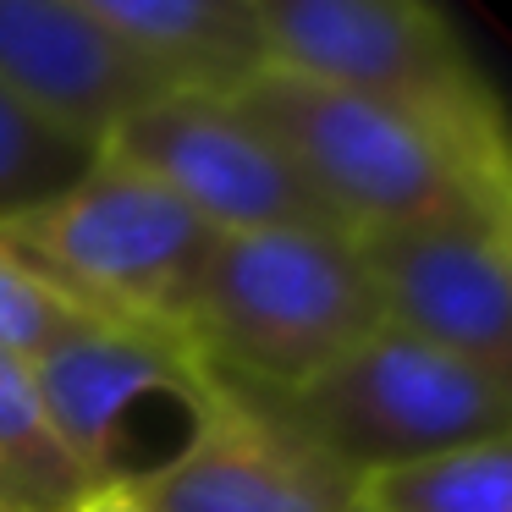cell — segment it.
<instances>
[{"label":"cell","mask_w":512,"mask_h":512,"mask_svg":"<svg viewBox=\"0 0 512 512\" xmlns=\"http://www.w3.org/2000/svg\"><path fill=\"white\" fill-rule=\"evenodd\" d=\"M237 111L303 171L347 232L479 204L512 210V155L468 149L463 138L364 94L270 67L237 94Z\"/></svg>","instance_id":"6da1fadb"},{"label":"cell","mask_w":512,"mask_h":512,"mask_svg":"<svg viewBox=\"0 0 512 512\" xmlns=\"http://www.w3.org/2000/svg\"><path fill=\"white\" fill-rule=\"evenodd\" d=\"M380 325L353 232H221L188 309V347L215 380L292 391Z\"/></svg>","instance_id":"7a4b0ae2"},{"label":"cell","mask_w":512,"mask_h":512,"mask_svg":"<svg viewBox=\"0 0 512 512\" xmlns=\"http://www.w3.org/2000/svg\"><path fill=\"white\" fill-rule=\"evenodd\" d=\"M0 243L83 314L188 342L193 292L221 232L155 177L100 155L72 193L0 226Z\"/></svg>","instance_id":"3957f363"},{"label":"cell","mask_w":512,"mask_h":512,"mask_svg":"<svg viewBox=\"0 0 512 512\" xmlns=\"http://www.w3.org/2000/svg\"><path fill=\"white\" fill-rule=\"evenodd\" d=\"M259 397L358 485L452 446L507 441L512 430V386L391 325L314 380Z\"/></svg>","instance_id":"277c9868"},{"label":"cell","mask_w":512,"mask_h":512,"mask_svg":"<svg viewBox=\"0 0 512 512\" xmlns=\"http://www.w3.org/2000/svg\"><path fill=\"white\" fill-rule=\"evenodd\" d=\"M270 67L408 111L468 149L507 155V122L479 56L424 0H259Z\"/></svg>","instance_id":"5b68a950"},{"label":"cell","mask_w":512,"mask_h":512,"mask_svg":"<svg viewBox=\"0 0 512 512\" xmlns=\"http://www.w3.org/2000/svg\"><path fill=\"white\" fill-rule=\"evenodd\" d=\"M45 413L94 490H133L149 474L138 424L144 413H177L199 424L215 408V375L182 336L89 314L34 358Z\"/></svg>","instance_id":"8992f818"},{"label":"cell","mask_w":512,"mask_h":512,"mask_svg":"<svg viewBox=\"0 0 512 512\" xmlns=\"http://www.w3.org/2000/svg\"><path fill=\"white\" fill-rule=\"evenodd\" d=\"M391 331H408L512 386V210L479 204L353 232Z\"/></svg>","instance_id":"52a82bcc"},{"label":"cell","mask_w":512,"mask_h":512,"mask_svg":"<svg viewBox=\"0 0 512 512\" xmlns=\"http://www.w3.org/2000/svg\"><path fill=\"white\" fill-rule=\"evenodd\" d=\"M105 155L155 177L215 232H276V226L347 232L303 182V171L237 111V100L166 94L127 127H116Z\"/></svg>","instance_id":"ba28073f"},{"label":"cell","mask_w":512,"mask_h":512,"mask_svg":"<svg viewBox=\"0 0 512 512\" xmlns=\"http://www.w3.org/2000/svg\"><path fill=\"white\" fill-rule=\"evenodd\" d=\"M127 496L144 512H347L358 479L309 446L259 391L215 380V408Z\"/></svg>","instance_id":"9c48e42d"},{"label":"cell","mask_w":512,"mask_h":512,"mask_svg":"<svg viewBox=\"0 0 512 512\" xmlns=\"http://www.w3.org/2000/svg\"><path fill=\"white\" fill-rule=\"evenodd\" d=\"M0 83L34 116L94 149L171 94L94 17L89 0H0Z\"/></svg>","instance_id":"30bf717a"},{"label":"cell","mask_w":512,"mask_h":512,"mask_svg":"<svg viewBox=\"0 0 512 512\" xmlns=\"http://www.w3.org/2000/svg\"><path fill=\"white\" fill-rule=\"evenodd\" d=\"M94 17L171 94L237 100L270 72L259 0H89Z\"/></svg>","instance_id":"8fae6325"},{"label":"cell","mask_w":512,"mask_h":512,"mask_svg":"<svg viewBox=\"0 0 512 512\" xmlns=\"http://www.w3.org/2000/svg\"><path fill=\"white\" fill-rule=\"evenodd\" d=\"M100 490L67 452L23 358L0 353V512H78Z\"/></svg>","instance_id":"7c38bea8"},{"label":"cell","mask_w":512,"mask_h":512,"mask_svg":"<svg viewBox=\"0 0 512 512\" xmlns=\"http://www.w3.org/2000/svg\"><path fill=\"white\" fill-rule=\"evenodd\" d=\"M375 512H512V446L474 441L358 485Z\"/></svg>","instance_id":"4fadbf2b"},{"label":"cell","mask_w":512,"mask_h":512,"mask_svg":"<svg viewBox=\"0 0 512 512\" xmlns=\"http://www.w3.org/2000/svg\"><path fill=\"white\" fill-rule=\"evenodd\" d=\"M100 155L105 149L50 127L0 83V226L23 221V215L56 204L61 193H72L100 166Z\"/></svg>","instance_id":"5bb4252c"},{"label":"cell","mask_w":512,"mask_h":512,"mask_svg":"<svg viewBox=\"0 0 512 512\" xmlns=\"http://www.w3.org/2000/svg\"><path fill=\"white\" fill-rule=\"evenodd\" d=\"M83 320L89 314L78 303H67L45 276H34L12 248L0 243V353L34 364L50 342H61Z\"/></svg>","instance_id":"9a60e30c"},{"label":"cell","mask_w":512,"mask_h":512,"mask_svg":"<svg viewBox=\"0 0 512 512\" xmlns=\"http://www.w3.org/2000/svg\"><path fill=\"white\" fill-rule=\"evenodd\" d=\"M78 512H144V507H138L127 490H100V496H89Z\"/></svg>","instance_id":"2e32d148"},{"label":"cell","mask_w":512,"mask_h":512,"mask_svg":"<svg viewBox=\"0 0 512 512\" xmlns=\"http://www.w3.org/2000/svg\"><path fill=\"white\" fill-rule=\"evenodd\" d=\"M347 512H375V507H364V501H353V507H347Z\"/></svg>","instance_id":"e0dca14e"}]
</instances>
